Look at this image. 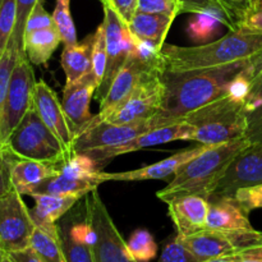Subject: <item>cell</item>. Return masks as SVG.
Returning <instances> with one entry per match:
<instances>
[{
	"label": "cell",
	"mask_w": 262,
	"mask_h": 262,
	"mask_svg": "<svg viewBox=\"0 0 262 262\" xmlns=\"http://www.w3.org/2000/svg\"><path fill=\"white\" fill-rule=\"evenodd\" d=\"M251 59L215 68L164 71L165 95L163 107L156 117L165 125L173 124L182 122L187 114L199 107L223 97L229 91L233 79L248 66Z\"/></svg>",
	"instance_id": "1"
},
{
	"label": "cell",
	"mask_w": 262,
	"mask_h": 262,
	"mask_svg": "<svg viewBox=\"0 0 262 262\" xmlns=\"http://www.w3.org/2000/svg\"><path fill=\"white\" fill-rule=\"evenodd\" d=\"M262 51V32L237 27L214 42L194 48L164 43V71L184 72L215 68L247 60Z\"/></svg>",
	"instance_id": "2"
},
{
	"label": "cell",
	"mask_w": 262,
	"mask_h": 262,
	"mask_svg": "<svg viewBox=\"0 0 262 262\" xmlns=\"http://www.w3.org/2000/svg\"><path fill=\"white\" fill-rule=\"evenodd\" d=\"M250 143L246 137L207 146L205 151L182 164L174 173L173 181L156 193L164 202L181 196L204 197L210 200L234 156Z\"/></svg>",
	"instance_id": "3"
},
{
	"label": "cell",
	"mask_w": 262,
	"mask_h": 262,
	"mask_svg": "<svg viewBox=\"0 0 262 262\" xmlns=\"http://www.w3.org/2000/svg\"><path fill=\"white\" fill-rule=\"evenodd\" d=\"M183 122L193 125L192 141L202 145L215 146L246 137L243 104L229 94L187 114Z\"/></svg>",
	"instance_id": "4"
},
{
	"label": "cell",
	"mask_w": 262,
	"mask_h": 262,
	"mask_svg": "<svg viewBox=\"0 0 262 262\" xmlns=\"http://www.w3.org/2000/svg\"><path fill=\"white\" fill-rule=\"evenodd\" d=\"M5 145L19 158L59 165L73 156L49 129L33 106L26 113Z\"/></svg>",
	"instance_id": "5"
},
{
	"label": "cell",
	"mask_w": 262,
	"mask_h": 262,
	"mask_svg": "<svg viewBox=\"0 0 262 262\" xmlns=\"http://www.w3.org/2000/svg\"><path fill=\"white\" fill-rule=\"evenodd\" d=\"M163 73L164 68L148 69L129 96L102 122L125 124L155 117L163 107L165 95Z\"/></svg>",
	"instance_id": "6"
},
{
	"label": "cell",
	"mask_w": 262,
	"mask_h": 262,
	"mask_svg": "<svg viewBox=\"0 0 262 262\" xmlns=\"http://www.w3.org/2000/svg\"><path fill=\"white\" fill-rule=\"evenodd\" d=\"M86 209L95 234V262H138L128 250L97 189L87 194Z\"/></svg>",
	"instance_id": "7"
},
{
	"label": "cell",
	"mask_w": 262,
	"mask_h": 262,
	"mask_svg": "<svg viewBox=\"0 0 262 262\" xmlns=\"http://www.w3.org/2000/svg\"><path fill=\"white\" fill-rule=\"evenodd\" d=\"M27 56H19L7 96L0 107V143H5L26 113L33 106L35 73Z\"/></svg>",
	"instance_id": "8"
},
{
	"label": "cell",
	"mask_w": 262,
	"mask_h": 262,
	"mask_svg": "<svg viewBox=\"0 0 262 262\" xmlns=\"http://www.w3.org/2000/svg\"><path fill=\"white\" fill-rule=\"evenodd\" d=\"M35 228L19 192L12 188L0 197V248L5 255L30 247Z\"/></svg>",
	"instance_id": "9"
},
{
	"label": "cell",
	"mask_w": 262,
	"mask_h": 262,
	"mask_svg": "<svg viewBox=\"0 0 262 262\" xmlns=\"http://www.w3.org/2000/svg\"><path fill=\"white\" fill-rule=\"evenodd\" d=\"M164 125L165 124L156 115L151 119L125 123V124L91 120L90 124L77 136L73 145V152L86 154L89 151L97 150V148L124 145V143L135 140L142 133L159 127H164Z\"/></svg>",
	"instance_id": "10"
},
{
	"label": "cell",
	"mask_w": 262,
	"mask_h": 262,
	"mask_svg": "<svg viewBox=\"0 0 262 262\" xmlns=\"http://www.w3.org/2000/svg\"><path fill=\"white\" fill-rule=\"evenodd\" d=\"M104 7V27L106 33V69L101 84L96 90V99L101 101L109 91L118 72L122 69L133 46V35L127 23L110 5Z\"/></svg>",
	"instance_id": "11"
},
{
	"label": "cell",
	"mask_w": 262,
	"mask_h": 262,
	"mask_svg": "<svg viewBox=\"0 0 262 262\" xmlns=\"http://www.w3.org/2000/svg\"><path fill=\"white\" fill-rule=\"evenodd\" d=\"M257 184H262V142H250L230 161L211 199L234 196L238 189Z\"/></svg>",
	"instance_id": "12"
},
{
	"label": "cell",
	"mask_w": 262,
	"mask_h": 262,
	"mask_svg": "<svg viewBox=\"0 0 262 262\" xmlns=\"http://www.w3.org/2000/svg\"><path fill=\"white\" fill-rule=\"evenodd\" d=\"M59 222L58 237L67 262H95V234L87 216L86 202L82 211L71 210Z\"/></svg>",
	"instance_id": "13"
},
{
	"label": "cell",
	"mask_w": 262,
	"mask_h": 262,
	"mask_svg": "<svg viewBox=\"0 0 262 262\" xmlns=\"http://www.w3.org/2000/svg\"><path fill=\"white\" fill-rule=\"evenodd\" d=\"M193 133V125L182 120V122L164 125V127H159L146 133H142L138 137H136L135 140L129 141L124 145L97 148V150L89 151V152H86V155L94 159L97 165H99V168L101 169V164H105L106 161L112 160L117 156L124 155V154L135 152V151L142 150V148L163 145V143L171 142V141H192Z\"/></svg>",
	"instance_id": "14"
},
{
	"label": "cell",
	"mask_w": 262,
	"mask_h": 262,
	"mask_svg": "<svg viewBox=\"0 0 262 262\" xmlns=\"http://www.w3.org/2000/svg\"><path fill=\"white\" fill-rule=\"evenodd\" d=\"M33 107L49 129L61 141L69 154L74 155L73 145L77 132L66 115L58 95L45 81L36 82L33 90Z\"/></svg>",
	"instance_id": "15"
},
{
	"label": "cell",
	"mask_w": 262,
	"mask_h": 262,
	"mask_svg": "<svg viewBox=\"0 0 262 262\" xmlns=\"http://www.w3.org/2000/svg\"><path fill=\"white\" fill-rule=\"evenodd\" d=\"M152 68H163L159 66H148L140 59L136 58L129 53L124 66L122 67L118 74L115 76L109 91L106 92L104 99L100 101V112L97 115H94V122H102L110 113L114 112L125 99L135 90L138 82L143 77V74Z\"/></svg>",
	"instance_id": "16"
},
{
	"label": "cell",
	"mask_w": 262,
	"mask_h": 262,
	"mask_svg": "<svg viewBox=\"0 0 262 262\" xmlns=\"http://www.w3.org/2000/svg\"><path fill=\"white\" fill-rule=\"evenodd\" d=\"M209 145H202L194 147L181 150L179 152L159 161V163L150 164L143 168L135 169L129 171H118V173H106V171L100 170L97 173V179L101 183L104 182H138V181H147V179H165L169 176H174L177 169L184 164L186 161L191 160L194 156L205 151Z\"/></svg>",
	"instance_id": "17"
},
{
	"label": "cell",
	"mask_w": 262,
	"mask_h": 262,
	"mask_svg": "<svg viewBox=\"0 0 262 262\" xmlns=\"http://www.w3.org/2000/svg\"><path fill=\"white\" fill-rule=\"evenodd\" d=\"M97 87L99 84L92 72H89L86 76L77 79L76 82L66 83L64 87L61 105L69 122L76 129L77 136L90 124L94 118V115L90 113V102Z\"/></svg>",
	"instance_id": "18"
},
{
	"label": "cell",
	"mask_w": 262,
	"mask_h": 262,
	"mask_svg": "<svg viewBox=\"0 0 262 262\" xmlns=\"http://www.w3.org/2000/svg\"><path fill=\"white\" fill-rule=\"evenodd\" d=\"M209 200L200 196H181L166 202L169 216L181 238L206 229Z\"/></svg>",
	"instance_id": "19"
},
{
	"label": "cell",
	"mask_w": 262,
	"mask_h": 262,
	"mask_svg": "<svg viewBox=\"0 0 262 262\" xmlns=\"http://www.w3.org/2000/svg\"><path fill=\"white\" fill-rule=\"evenodd\" d=\"M206 229L217 232H239L253 229L245 207L234 199V196L217 197L209 200Z\"/></svg>",
	"instance_id": "20"
},
{
	"label": "cell",
	"mask_w": 262,
	"mask_h": 262,
	"mask_svg": "<svg viewBox=\"0 0 262 262\" xmlns=\"http://www.w3.org/2000/svg\"><path fill=\"white\" fill-rule=\"evenodd\" d=\"M35 201V207L30 210L33 223L37 228H41L50 234H58L56 223L68 211L73 209L74 205L82 199L74 194H49L36 193L31 194Z\"/></svg>",
	"instance_id": "21"
},
{
	"label": "cell",
	"mask_w": 262,
	"mask_h": 262,
	"mask_svg": "<svg viewBox=\"0 0 262 262\" xmlns=\"http://www.w3.org/2000/svg\"><path fill=\"white\" fill-rule=\"evenodd\" d=\"M250 92L243 101L246 118V138L253 142H262V51L253 56L250 64Z\"/></svg>",
	"instance_id": "22"
},
{
	"label": "cell",
	"mask_w": 262,
	"mask_h": 262,
	"mask_svg": "<svg viewBox=\"0 0 262 262\" xmlns=\"http://www.w3.org/2000/svg\"><path fill=\"white\" fill-rule=\"evenodd\" d=\"M179 239L199 258L200 262L212 258L230 257L239 252L232 237L225 232L204 229L188 237H179Z\"/></svg>",
	"instance_id": "23"
},
{
	"label": "cell",
	"mask_w": 262,
	"mask_h": 262,
	"mask_svg": "<svg viewBox=\"0 0 262 262\" xmlns=\"http://www.w3.org/2000/svg\"><path fill=\"white\" fill-rule=\"evenodd\" d=\"M59 173V164L31 160L19 158L14 154L10 164V182L12 187L20 194H27L36 186Z\"/></svg>",
	"instance_id": "24"
},
{
	"label": "cell",
	"mask_w": 262,
	"mask_h": 262,
	"mask_svg": "<svg viewBox=\"0 0 262 262\" xmlns=\"http://www.w3.org/2000/svg\"><path fill=\"white\" fill-rule=\"evenodd\" d=\"M95 35H89L82 42L74 45H66L61 53L60 63L67 77V83L76 82L77 79L91 72L92 49Z\"/></svg>",
	"instance_id": "25"
},
{
	"label": "cell",
	"mask_w": 262,
	"mask_h": 262,
	"mask_svg": "<svg viewBox=\"0 0 262 262\" xmlns=\"http://www.w3.org/2000/svg\"><path fill=\"white\" fill-rule=\"evenodd\" d=\"M60 42H63L61 36L55 26L40 28L26 33L23 51L31 63L41 66L48 63Z\"/></svg>",
	"instance_id": "26"
},
{
	"label": "cell",
	"mask_w": 262,
	"mask_h": 262,
	"mask_svg": "<svg viewBox=\"0 0 262 262\" xmlns=\"http://www.w3.org/2000/svg\"><path fill=\"white\" fill-rule=\"evenodd\" d=\"M101 182L97 178H73L66 176L59 171L55 176L49 177L38 186H36L28 196L36 193H49V194H74V196L83 197L96 191Z\"/></svg>",
	"instance_id": "27"
},
{
	"label": "cell",
	"mask_w": 262,
	"mask_h": 262,
	"mask_svg": "<svg viewBox=\"0 0 262 262\" xmlns=\"http://www.w3.org/2000/svg\"><path fill=\"white\" fill-rule=\"evenodd\" d=\"M173 22L174 18L166 17V15L136 12L132 20L128 23V27L133 36L141 40L151 41L163 49L166 35Z\"/></svg>",
	"instance_id": "28"
},
{
	"label": "cell",
	"mask_w": 262,
	"mask_h": 262,
	"mask_svg": "<svg viewBox=\"0 0 262 262\" xmlns=\"http://www.w3.org/2000/svg\"><path fill=\"white\" fill-rule=\"evenodd\" d=\"M222 25L229 27L224 15L215 10H207V12L194 14V18H192L188 22L187 32L192 40L200 42V41L209 40L212 36L216 35L220 31L219 27Z\"/></svg>",
	"instance_id": "29"
},
{
	"label": "cell",
	"mask_w": 262,
	"mask_h": 262,
	"mask_svg": "<svg viewBox=\"0 0 262 262\" xmlns=\"http://www.w3.org/2000/svg\"><path fill=\"white\" fill-rule=\"evenodd\" d=\"M30 247L42 262H67L58 234H50L36 227L31 238Z\"/></svg>",
	"instance_id": "30"
},
{
	"label": "cell",
	"mask_w": 262,
	"mask_h": 262,
	"mask_svg": "<svg viewBox=\"0 0 262 262\" xmlns=\"http://www.w3.org/2000/svg\"><path fill=\"white\" fill-rule=\"evenodd\" d=\"M184 7V13H202L215 10L224 15L229 25V31L237 27L238 14L234 8L227 0H179Z\"/></svg>",
	"instance_id": "31"
},
{
	"label": "cell",
	"mask_w": 262,
	"mask_h": 262,
	"mask_svg": "<svg viewBox=\"0 0 262 262\" xmlns=\"http://www.w3.org/2000/svg\"><path fill=\"white\" fill-rule=\"evenodd\" d=\"M128 250L138 262H148L155 258L158 245L152 234L146 229H137L132 233L127 242Z\"/></svg>",
	"instance_id": "32"
},
{
	"label": "cell",
	"mask_w": 262,
	"mask_h": 262,
	"mask_svg": "<svg viewBox=\"0 0 262 262\" xmlns=\"http://www.w3.org/2000/svg\"><path fill=\"white\" fill-rule=\"evenodd\" d=\"M69 7H71V0H56L55 9L53 12L55 27L58 28L59 33H60L64 46L74 45V43L78 42L77 41L76 26H74Z\"/></svg>",
	"instance_id": "33"
},
{
	"label": "cell",
	"mask_w": 262,
	"mask_h": 262,
	"mask_svg": "<svg viewBox=\"0 0 262 262\" xmlns=\"http://www.w3.org/2000/svg\"><path fill=\"white\" fill-rule=\"evenodd\" d=\"M101 170L96 161L86 154H76L59 165V171L73 178H97Z\"/></svg>",
	"instance_id": "34"
},
{
	"label": "cell",
	"mask_w": 262,
	"mask_h": 262,
	"mask_svg": "<svg viewBox=\"0 0 262 262\" xmlns=\"http://www.w3.org/2000/svg\"><path fill=\"white\" fill-rule=\"evenodd\" d=\"M17 22V0H0V56L7 49Z\"/></svg>",
	"instance_id": "35"
},
{
	"label": "cell",
	"mask_w": 262,
	"mask_h": 262,
	"mask_svg": "<svg viewBox=\"0 0 262 262\" xmlns=\"http://www.w3.org/2000/svg\"><path fill=\"white\" fill-rule=\"evenodd\" d=\"M19 56L20 54L17 45L14 43V41L10 40L5 51L0 56V107H2L3 102H4L5 96H7L10 78H12L13 71H14L15 66H17Z\"/></svg>",
	"instance_id": "36"
},
{
	"label": "cell",
	"mask_w": 262,
	"mask_h": 262,
	"mask_svg": "<svg viewBox=\"0 0 262 262\" xmlns=\"http://www.w3.org/2000/svg\"><path fill=\"white\" fill-rule=\"evenodd\" d=\"M94 49H92V67L91 72L96 78L97 84H101L106 69V33H105L104 23L97 27L94 33ZM99 89V87H97Z\"/></svg>",
	"instance_id": "37"
},
{
	"label": "cell",
	"mask_w": 262,
	"mask_h": 262,
	"mask_svg": "<svg viewBox=\"0 0 262 262\" xmlns=\"http://www.w3.org/2000/svg\"><path fill=\"white\" fill-rule=\"evenodd\" d=\"M137 12L166 15L176 19L184 13V7L179 0H138Z\"/></svg>",
	"instance_id": "38"
},
{
	"label": "cell",
	"mask_w": 262,
	"mask_h": 262,
	"mask_svg": "<svg viewBox=\"0 0 262 262\" xmlns=\"http://www.w3.org/2000/svg\"><path fill=\"white\" fill-rule=\"evenodd\" d=\"M41 0H17V22H15L14 32L10 40L14 41L17 45L18 50H19L20 56H26L25 51H23V38H25V27L27 18L35 5Z\"/></svg>",
	"instance_id": "39"
},
{
	"label": "cell",
	"mask_w": 262,
	"mask_h": 262,
	"mask_svg": "<svg viewBox=\"0 0 262 262\" xmlns=\"http://www.w3.org/2000/svg\"><path fill=\"white\" fill-rule=\"evenodd\" d=\"M159 262H200V260L182 243L177 235L164 247Z\"/></svg>",
	"instance_id": "40"
},
{
	"label": "cell",
	"mask_w": 262,
	"mask_h": 262,
	"mask_svg": "<svg viewBox=\"0 0 262 262\" xmlns=\"http://www.w3.org/2000/svg\"><path fill=\"white\" fill-rule=\"evenodd\" d=\"M237 27L262 32V0H255L242 13L237 20Z\"/></svg>",
	"instance_id": "41"
},
{
	"label": "cell",
	"mask_w": 262,
	"mask_h": 262,
	"mask_svg": "<svg viewBox=\"0 0 262 262\" xmlns=\"http://www.w3.org/2000/svg\"><path fill=\"white\" fill-rule=\"evenodd\" d=\"M51 26H55L53 14L46 12V9L43 8L42 0H41V2H38L37 4L35 5L32 12L28 15L25 27V35L28 32H32V31L35 30L51 27Z\"/></svg>",
	"instance_id": "42"
},
{
	"label": "cell",
	"mask_w": 262,
	"mask_h": 262,
	"mask_svg": "<svg viewBox=\"0 0 262 262\" xmlns=\"http://www.w3.org/2000/svg\"><path fill=\"white\" fill-rule=\"evenodd\" d=\"M234 199L248 212L255 209H262V184L238 189L234 193Z\"/></svg>",
	"instance_id": "43"
},
{
	"label": "cell",
	"mask_w": 262,
	"mask_h": 262,
	"mask_svg": "<svg viewBox=\"0 0 262 262\" xmlns=\"http://www.w3.org/2000/svg\"><path fill=\"white\" fill-rule=\"evenodd\" d=\"M14 152L5 143H0V197L13 188L10 182V164Z\"/></svg>",
	"instance_id": "44"
},
{
	"label": "cell",
	"mask_w": 262,
	"mask_h": 262,
	"mask_svg": "<svg viewBox=\"0 0 262 262\" xmlns=\"http://www.w3.org/2000/svg\"><path fill=\"white\" fill-rule=\"evenodd\" d=\"M137 3L138 0H101V4L110 5L127 25L137 12Z\"/></svg>",
	"instance_id": "45"
},
{
	"label": "cell",
	"mask_w": 262,
	"mask_h": 262,
	"mask_svg": "<svg viewBox=\"0 0 262 262\" xmlns=\"http://www.w3.org/2000/svg\"><path fill=\"white\" fill-rule=\"evenodd\" d=\"M7 257L12 262H42L31 247L9 253V255H7Z\"/></svg>",
	"instance_id": "46"
},
{
	"label": "cell",
	"mask_w": 262,
	"mask_h": 262,
	"mask_svg": "<svg viewBox=\"0 0 262 262\" xmlns=\"http://www.w3.org/2000/svg\"><path fill=\"white\" fill-rule=\"evenodd\" d=\"M237 257L241 258H257V260H262V246H257V247H251L247 250L241 251L237 253Z\"/></svg>",
	"instance_id": "47"
},
{
	"label": "cell",
	"mask_w": 262,
	"mask_h": 262,
	"mask_svg": "<svg viewBox=\"0 0 262 262\" xmlns=\"http://www.w3.org/2000/svg\"><path fill=\"white\" fill-rule=\"evenodd\" d=\"M227 2L234 8L235 12H237L238 14V18H239L241 15H242V13L245 12V10L247 9V8L250 7L255 0H227Z\"/></svg>",
	"instance_id": "48"
},
{
	"label": "cell",
	"mask_w": 262,
	"mask_h": 262,
	"mask_svg": "<svg viewBox=\"0 0 262 262\" xmlns=\"http://www.w3.org/2000/svg\"><path fill=\"white\" fill-rule=\"evenodd\" d=\"M234 258L233 256L230 257H220V258H212V260H207V261H201V262H233Z\"/></svg>",
	"instance_id": "49"
},
{
	"label": "cell",
	"mask_w": 262,
	"mask_h": 262,
	"mask_svg": "<svg viewBox=\"0 0 262 262\" xmlns=\"http://www.w3.org/2000/svg\"><path fill=\"white\" fill-rule=\"evenodd\" d=\"M234 261L233 262H262V260H257V258H241L237 256H233Z\"/></svg>",
	"instance_id": "50"
},
{
	"label": "cell",
	"mask_w": 262,
	"mask_h": 262,
	"mask_svg": "<svg viewBox=\"0 0 262 262\" xmlns=\"http://www.w3.org/2000/svg\"><path fill=\"white\" fill-rule=\"evenodd\" d=\"M5 256H7V255H5V253H4V252H3V251H2V248H0V261H2V260H3V258H4V257H5Z\"/></svg>",
	"instance_id": "51"
},
{
	"label": "cell",
	"mask_w": 262,
	"mask_h": 262,
	"mask_svg": "<svg viewBox=\"0 0 262 262\" xmlns=\"http://www.w3.org/2000/svg\"><path fill=\"white\" fill-rule=\"evenodd\" d=\"M0 262H12V261H10V260H9V258H8V257H7V256H5V257H4V258H3V260H2V261H0Z\"/></svg>",
	"instance_id": "52"
},
{
	"label": "cell",
	"mask_w": 262,
	"mask_h": 262,
	"mask_svg": "<svg viewBox=\"0 0 262 262\" xmlns=\"http://www.w3.org/2000/svg\"><path fill=\"white\" fill-rule=\"evenodd\" d=\"M100 2H101V0H100Z\"/></svg>",
	"instance_id": "53"
}]
</instances>
